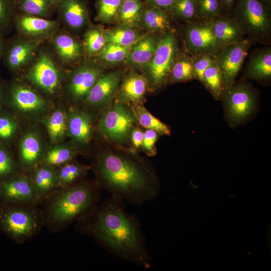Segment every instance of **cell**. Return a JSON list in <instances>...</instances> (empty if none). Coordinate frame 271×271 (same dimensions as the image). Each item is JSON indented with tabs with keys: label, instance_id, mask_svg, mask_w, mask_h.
I'll use <instances>...</instances> for the list:
<instances>
[{
	"label": "cell",
	"instance_id": "ab89813d",
	"mask_svg": "<svg viewBox=\"0 0 271 271\" xmlns=\"http://www.w3.org/2000/svg\"><path fill=\"white\" fill-rule=\"evenodd\" d=\"M123 0H97V19L108 23L117 18L119 8Z\"/></svg>",
	"mask_w": 271,
	"mask_h": 271
},
{
	"label": "cell",
	"instance_id": "8fae6325",
	"mask_svg": "<svg viewBox=\"0 0 271 271\" xmlns=\"http://www.w3.org/2000/svg\"><path fill=\"white\" fill-rule=\"evenodd\" d=\"M102 74L101 68L92 63H86L75 69L65 82L64 91L67 99L73 103L84 101Z\"/></svg>",
	"mask_w": 271,
	"mask_h": 271
},
{
	"label": "cell",
	"instance_id": "e575fe53",
	"mask_svg": "<svg viewBox=\"0 0 271 271\" xmlns=\"http://www.w3.org/2000/svg\"><path fill=\"white\" fill-rule=\"evenodd\" d=\"M107 44L105 30L99 26L88 29L84 33L83 48L86 54H99Z\"/></svg>",
	"mask_w": 271,
	"mask_h": 271
},
{
	"label": "cell",
	"instance_id": "9c48e42d",
	"mask_svg": "<svg viewBox=\"0 0 271 271\" xmlns=\"http://www.w3.org/2000/svg\"><path fill=\"white\" fill-rule=\"evenodd\" d=\"M177 43L174 32L168 31L159 39L153 57L146 65V73L151 85L154 87L163 84L169 76L175 61Z\"/></svg>",
	"mask_w": 271,
	"mask_h": 271
},
{
	"label": "cell",
	"instance_id": "5bb4252c",
	"mask_svg": "<svg viewBox=\"0 0 271 271\" xmlns=\"http://www.w3.org/2000/svg\"><path fill=\"white\" fill-rule=\"evenodd\" d=\"M46 149L40 131L34 128L26 130L19 142L16 160L18 168L30 173L42 164Z\"/></svg>",
	"mask_w": 271,
	"mask_h": 271
},
{
	"label": "cell",
	"instance_id": "bcb514c9",
	"mask_svg": "<svg viewBox=\"0 0 271 271\" xmlns=\"http://www.w3.org/2000/svg\"><path fill=\"white\" fill-rule=\"evenodd\" d=\"M158 132L147 129L144 133V138L142 147L145 153L149 156H153L156 153L155 144L158 139Z\"/></svg>",
	"mask_w": 271,
	"mask_h": 271
},
{
	"label": "cell",
	"instance_id": "6da1fadb",
	"mask_svg": "<svg viewBox=\"0 0 271 271\" xmlns=\"http://www.w3.org/2000/svg\"><path fill=\"white\" fill-rule=\"evenodd\" d=\"M78 222L79 229L108 252L145 269L151 267L141 222L127 212L121 199L110 195Z\"/></svg>",
	"mask_w": 271,
	"mask_h": 271
},
{
	"label": "cell",
	"instance_id": "f1b7e54d",
	"mask_svg": "<svg viewBox=\"0 0 271 271\" xmlns=\"http://www.w3.org/2000/svg\"><path fill=\"white\" fill-rule=\"evenodd\" d=\"M247 72L251 78L257 80H264L270 78V48L261 49L252 56L248 62Z\"/></svg>",
	"mask_w": 271,
	"mask_h": 271
},
{
	"label": "cell",
	"instance_id": "9a60e30c",
	"mask_svg": "<svg viewBox=\"0 0 271 271\" xmlns=\"http://www.w3.org/2000/svg\"><path fill=\"white\" fill-rule=\"evenodd\" d=\"M0 202L34 204L40 202L29 175L19 172L0 181Z\"/></svg>",
	"mask_w": 271,
	"mask_h": 271
},
{
	"label": "cell",
	"instance_id": "52a82bcc",
	"mask_svg": "<svg viewBox=\"0 0 271 271\" xmlns=\"http://www.w3.org/2000/svg\"><path fill=\"white\" fill-rule=\"evenodd\" d=\"M268 10L260 0H236L233 9L234 18L244 33L256 39H264L270 34Z\"/></svg>",
	"mask_w": 271,
	"mask_h": 271
},
{
	"label": "cell",
	"instance_id": "f35d334b",
	"mask_svg": "<svg viewBox=\"0 0 271 271\" xmlns=\"http://www.w3.org/2000/svg\"><path fill=\"white\" fill-rule=\"evenodd\" d=\"M203 83L216 98L225 90L221 72L215 61L204 72Z\"/></svg>",
	"mask_w": 271,
	"mask_h": 271
},
{
	"label": "cell",
	"instance_id": "484cf974",
	"mask_svg": "<svg viewBox=\"0 0 271 271\" xmlns=\"http://www.w3.org/2000/svg\"><path fill=\"white\" fill-rule=\"evenodd\" d=\"M57 168L41 165L32 171L31 179L39 201H41L56 189Z\"/></svg>",
	"mask_w": 271,
	"mask_h": 271
},
{
	"label": "cell",
	"instance_id": "681fc988",
	"mask_svg": "<svg viewBox=\"0 0 271 271\" xmlns=\"http://www.w3.org/2000/svg\"><path fill=\"white\" fill-rule=\"evenodd\" d=\"M7 83L0 78V111L6 109Z\"/></svg>",
	"mask_w": 271,
	"mask_h": 271
},
{
	"label": "cell",
	"instance_id": "ba28073f",
	"mask_svg": "<svg viewBox=\"0 0 271 271\" xmlns=\"http://www.w3.org/2000/svg\"><path fill=\"white\" fill-rule=\"evenodd\" d=\"M25 76L34 86L50 96L57 95L61 91V71L53 57L46 51L38 53Z\"/></svg>",
	"mask_w": 271,
	"mask_h": 271
},
{
	"label": "cell",
	"instance_id": "816d5d0a",
	"mask_svg": "<svg viewBox=\"0 0 271 271\" xmlns=\"http://www.w3.org/2000/svg\"><path fill=\"white\" fill-rule=\"evenodd\" d=\"M6 40L3 36H0V60L3 58Z\"/></svg>",
	"mask_w": 271,
	"mask_h": 271
},
{
	"label": "cell",
	"instance_id": "d6a6232c",
	"mask_svg": "<svg viewBox=\"0 0 271 271\" xmlns=\"http://www.w3.org/2000/svg\"><path fill=\"white\" fill-rule=\"evenodd\" d=\"M144 5L141 0H123L116 19L121 25L132 28L137 27Z\"/></svg>",
	"mask_w": 271,
	"mask_h": 271
},
{
	"label": "cell",
	"instance_id": "60d3db41",
	"mask_svg": "<svg viewBox=\"0 0 271 271\" xmlns=\"http://www.w3.org/2000/svg\"><path fill=\"white\" fill-rule=\"evenodd\" d=\"M199 19L212 20L225 9L221 0H195Z\"/></svg>",
	"mask_w": 271,
	"mask_h": 271
},
{
	"label": "cell",
	"instance_id": "30bf717a",
	"mask_svg": "<svg viewBox=\"0 0 271 271\" xmlns=\"http://www.w3.org/2000/svg\"><path fill=\"white\" fill-rule=\"evenodd\" d=\"M251 43L250 40L242 39L224 46L213 56L222 74L224 90L233 85Z\"/></svg>",
	"mask_w": 271,
	"mask_h": 271
},
{
	"label": "cell",
	"instance_id": "f907efd6",
	"mask_svg": "<svg viewBox=\"0 0 271 271\" xmlns=\"http://www.w3.org/2000/svg\"><path fill=\"white\" fill-rule=\"evenodd\" d=\"M223 7L228 11L233 10L236 0H221Z\"/></svg>",
	"mask_w": 271,
	"mask_h": 271
},
{
	"label": "cell",
	"instance_id": "d4e9b609",
	"mask_svg": "<svg viewBox=\"0 0 271 271\" xmlns=\"http://www.w3.org/2000/svg\"><path fill=\"white\" fill-rule=\"evenodd\" d=\"M159 40L151 34L141 37L132 46L125 59L126 62L134 67H145L153 57Z\"/></svg>",
	"mask_w": 271,
	"mask_h": 271
},
{
	"label": "cell",
	"instance_id": "cb8c5ba5",
	"mask_svg": "<svg viewBox=\"0 0 271 271\" xmlns=\"http://www.w3.org/2000/svg\"><path fill=\"white\" fill-rule=\"evenodd\" d=\"M50 145L63 142L67 136V111L59 105L42 119Z\"/></svg>",
	"mask_w": 271,
	"mask_h": 271
},
{
	"label": "cell",
	"instance_id": "4fadbf2b",
	"mask_svg": "<svg viewBox=\"0 0 271 271\" xmlns=\"http://www.w3.org/2000/svg\"><path fill=\"white\" fill-rule=\"evenodd\" d=\"M184 36L186 48L193 55L214 56L222 48L214 34L211 20L189 25Z\"/></svg>",
	"mask_w": 271,
	"mask_h": 271
},
{
	"label": "cell",
	"instance_id": "277c9868",
	"mask_svg": "<svg viewBox=\"0 0 271 271\" xmlns=\"http://www.w3.org/2000/svg\"><path fill=\"white\" fill-rule=\"evenodd\" d=\"M37 204L0 202V229L13 241L23 243L39 231L44 222Z\"/></svg>",
	"mask_w": 271,
	"mask_h": 271
},
{
	"label": "cell",
	"instance_id": "2e32d148",
	"mask_svg": "<svg viewBox=\"0 0 271 271\" xmlns=\"http://www.w3.org/2000/svg\"><path fill=\"white\" fill-rule=\"evenodd\" d=\"M225 106L229 119L239 123L245 119L253 111L255 95L247 85L239 84L226 90Z\"/></svg>",
	"mask_w": 271,
	"mask_h": 271
},
{
	"label": "cell",
	"instance_id": "7a4b0ae2",
	"mask_svg": "<svg viewBox=\"0 0 271 271\" xmlns=\"http://www.w3.org/2000/svg\"><path fill=\"white\" fill-rule=\"evenodd\" d=\"M93 169L100 189L111 195L141 206L159 193L156 176L141 161L110 150L96 156Z\"/></svg>",
	"mask_w": 271,
	"mask_h": 271
},
{
	"label": "cell",
	"instance_id": "7c38bea8",
	"mask_svg": "<svg viewBox=\"0 0 271 271\" xmlns=\"http://www.w3.org/2000/svg\"><path fill=\"white\" fill-rule=\"evenodd\" d=\"M39 42L21 36L6 40L3 59L9 71L16 73L29 66L38 53Z\"/></svg>",
	"mask_w": 271,
	"mask_h": 271
},
{
	"label": "cell",
	"instance_id": "f546056e",
	"mask_svg": "<svg viewBox=\"0 0 271 271\" xmlns=\"http://www.w3.org/2000/svg\"><path fill=\"white\" fill-rule=\"evenodd\" d=\"M88 169L75 159L57 168L56 188L70 186L82 180Z\"/></svg>",
	"mask_w": 271,
	"mask_h": 271
},
{
	"label": "cell",
	"instance_id": "b9f144b4",
	"mask_svg": "<svg viewBox=\"0 0 271 271\" xmlns=\"http://www.w3.org/2000/svg\"><path fill=\"white\" fill-rule=\"evenodd\" d=\"M132 46L123 47L113 44H107L98 54L100 59L104 62L109 64H116L126 58Z\"/></svg>",
	"mask_w": 271,
	"mask_h": 271
},
{
	"label": "cell",
	"instance_id": "8d00e7d4",
	"mask_svg": "<svg viewBox=\"0 0 271 271\" xmlns=\"http://www.w3.org/2000/svg\"><path fill=\"white\" fill-rule=\"evenodd\" d=\"M170 81L178 82L195 78L193 61L183 56L175 61L170 73Z\"/></svg>",
	"mask_w": 271,
	"mask_h": 271
},
{
	"label": "cell",
	"instance_id": "7402d4cb",
	"mask_svg": "<svg viewBox=\"0 0 271 271\" xmlns=\"http://www.w3.org/2000/svg\"><path fill=\"white\" fill-rule=\"evenodd\" d=\"M211 20L214 34L222 48L242 40L245 33L235 18L221 15Z\"/></svg>",
	"mask_w": 271,
	"mask_h": 271
},
{
	"label": "cell",
	"instance_id": "f6af8a7d",
	"mask_svg": "<svg viewBox=\"0 0 271 271\" xmlns=\"http://www.w3.org/2000/svg\"><path fill=\"white\" fill-rule=\"evenodd\" d=\"M197 59L193 61L195 78L203 83V74L205 70L214 62L212 56L202 54L198 55Z\"/></svg>",
	"mask_w": 271,
	"mask_h": 271
},
{
	"label": "cell",
	"instance_id": "e0dca14e",
	"mask_svg": "<svg viewBox=\"0 0 271 271\" xmlns=\"http://www.w3.org/2000/svg\"><path fill=\"white\" fill-rule=\"evenodd\" d=\"M13 25L20 36L39 42L51 38L60 28L56 20L21 13H16Z\"/></svg>",
	"mask_w": 271,
	"mask_h": 271
},
{
	"label": "cell",
	"instance_id": "7dc6e473",
	"mask_svg": "<svg viewBox=\"0 0 271 271\" xmlns=\"http://www.w3.org/2000/svg\"><path fill=\"white\" fill-rule=\"evenodd\" d=\"M175 0H145V4L159 7L169 13Z\"/></svg>",
	"mask_w": 271,
	"mask_h": 271
},
{
	"label": "cell",
	"instance_id": "d590c367",
	"mask_svg": "<svg viewBox=\"0 0 271 271\" xmlns=\"http://www.w3.org/2000/svg\"><path fill=\"white\" fill-rule=\"evenodd\" d=\"M137 121L143 127L162 134L169 135V127L151 114L144 106L134 105L132 108Z\"/></svg>",
	"mask_w": 271,
	"mask_h": 271
},
{
	"label": "cell",
	"instance_id": "1f68e13d",
	"mask_svg": "<svg viewBox=\"0 0 271 271\" xmlns=\"http://www.w3.org/2000/svg\"><path fill=\"white\" fill-rule=\"evenodd\" d=\"M107 44H113L123 47L134 45L141 38L134 28L121 25L109 30H105Z\"/></svg>",
	"mask_w": 271,
	"mask_h": 271
},
{
	"label": "cell",
	"instance_id": "603a6c76",
	"mask_svg": "<svg viewBox=\"0 0 271 271\" xmlns=\"http://www.w3.org/2000/svg\"><path fill=\"white\" fill-rule=\"evenodd\" d=\"M147 78L134 72H129L118 88L117 101L137 104L143 99L147 86Z\"/></svg>",
	"mask_w": 271,
	"mask_h": 271
},
{
	"label": "cell",
	"instance_id": "7bdbcfd3",
	"mask_svg": "<svg viewBox=\"0 0 271 271\" xmlns=\"http://www.w3.org/2000/svg\"><path fill=\"white\" fill-rule=\"evenodd\" d=\"M18 172L17 161L10 148L0 144V181Z\"/></svg>",
	"mask_w": 271,
	"mask_h": 271
},
{
	"label": "cell",
	"instance_id": "44dd1931",
	"mask_svg": "<svg viewBox=\"0 0 271 271\" xmlns=\"http://www.w3.org/2000/svg\"><path fill=\"white\" fill-rule=\"evenodd\" d=\"M51 38L54 50L63 64H71L81 56L83 46L70 35L58 31Z\"/></svg>",
	"mask_w": 271,
	"mask_h": 271
},
{
	"label": "cell",
	"instance_id": "4316f807",
	"mask_svg": "<svg viewBox=\"0 0 271 271\" xmlns=\"http://www.w3.org/2000/svg\"><path fill=\"white\" fill-rule=\"evenodd\" d=\"M140 25L151 32H166L171 28L170 18L165 10L145 4L140 16Z\"/></svg>",
	"mask_w": 271,
	"mask_h": 271
},
{
	"label": "cell",
	"instance_id": "f5cc1de1",
	"mask_svg": "<svg viewBox=\"0 0 271 271\" xmlns=\"http://www.w3.org/2000/svg\"><path fill=\"white\" fill-rule=\"evenodd\" d=\"M268 8L271 6V0H260Z\"/></svg>",
	"mask_w": 271,
	"mask_h": 271
},
{
	"label": "cell",
	"instance_id": "c3c4849f",
	"mask_svg": "<svg viewBox=\"0 0 271 271\" xmlns=\"http://www.w3.org/2000/svg\"><path fill=\"white\" fill-rule=\"evenodd\" d=\"M144 133L143 131L138 128H133L131 131V140L133 145L136 148H140L142 146Z\"/></svg>",
	"mask_w": 271,
	"mask_h": 271
},
{
	"label": "cell",
	"instance_id": "83f0119b",
	"mask_svg": "<svg viewBox=\"0 0 271 271\" xmlns=\"http://www.w3.org/2000/svg\"><path fill=\"white\" fill-rule=\"evenodd\" d=\"M77 148L72 143L63 142L50 145L46 150L41 165L58 168L75 159L79 153Z\"/></svg>",
	"mask_w": 271,
	"mask_h": 271
},
{
	"label": "cell",
	"instance_id": "ee69618b",
	"mask_svg": "<svg viewBox=\"0 0 271 271\" xmlns=\"http://www.w3.org/2000/svg\"><path fill=\"white\" fill-rule=\"evenodd\" d=\"M16 8V0H0V36L13 25Z\"/></svg>",
	"mask_w": 271,
	"mask_h": 271
},
{
	"label": "cell",
	"instance_id": "3957f363",
	"mask_svg": "<svg viewBox=\"0 0 271 271\" xmlns=\"http://www.w3.org/2000/svg\"><path fill=\"white\" fill-rule=\"evenodd\" d=\"M100 189L95 181L83 180L70 186L56 188L43 199L46 201L42 212L44 222L58 229L79 220L99 203Z\"/></svg>",
	"mask_w": 271,
	"mask_h": 271
},
{
	"label": "cell",
	"instance_id": "ffe728a7",
	"mask_svg": "<svg viewBox=\"0 0 271 271\" xmlns=\"http://www.w3.org/2000/svg\"><path fill=\"white\" fill-rule=\"evenodd\" d=\"M56 8L63 23L72 30H81L89 22L85 0H61Z\"/></svg>",
	"mask_w": 271,
	"mask_h": 271
},
{
	"label": "cell",
	"instance_id": "5b68a950",
	"mask_svg": "<svg viewBox=\"0 0 271 271\" xmlns=\"http://www.w3.org/2000/svg\"><path fill=\"white\" fill-rule=\"evenodd\" d=\"M48 101L37 90L14 79L7 83L6 109L18 117L43 119L50 111Z\"/></svg>",
	"mask_w": 271,
	"mask_h": 271
},
{
	"label": "cell",
	"instance_id": "8992f818",
	"mask_svg": "<svg viewBox=\"0 0 271 271\" xmlns=\"http://www.w3.org/2000/svg\"><path fill=\"white\" fill-rule=\"evenodd\" d=\"M137 119L132 109L116 101L104 112L97 127L104 138L120 144L125 142L133 129Z\"/></svg>",
	"mask_w": 271,
	"mask_h": 271
},
{
	"label": "cell",
	"instance_id": "836d02e7",
	"mask_svg": "<svg viewBox=\"0 0 271 271\" xmlns=\"http://www.w3.org/2000/svg\"><path fill=\"white\" fill-rule=\"evenodd\" d=\"M21 13L48 19L55 8L50 0H16Z\"/></svg>",
	"mask_w": 271,
	"mask_h": 271
},
{
	"label": "cell",
	"instance_id": "4dcf8cb0",
	"mask_svg": "<svg viewBox=\"0 0 271 271\" xmlns=\"http://www.w3.org/2000/svg\"><path fill=\"white\" fill-rule=\"evenodd\" d=\"M19 117L5 109L0 111V144L10 148L20 135Z\"/></svg>",
	"mask_w": 271,
	"mask_h": 271
},
{
	"label": "cell",
	"instance_id": "74e56055",
	"mask_svg": "<svg viewBox=\"0 0 271 271\" xmlns=\"http://www.w3.org/2000/svg\"><path fill=\"white\" fill-rule=\"evenodd\" d=\"M169 13L186 22H194L199 19L195 0H175Z\"/></svg>",
	"mask_w": 271,
	"mask_h": 271
},
{
	"label": "cell",
	"instance_id": "ac0fdd59",
	"mask_svg": "<svg viewBox=\"0 0 271 271\" xmlns=\"http://www.w3.org/2000/svg\"><path fill=\"white\" fill-rule=\"evenodd\" d=\"M121 77L119 72L102 74L84 100L85 104L93 109L108 106L118 91Z\"/></svg>",
	"mask_w": 271,
	"mask_h": 271
},
{
	"label": "cell",
	"instance_id": "d6986e66",
	"mask_svg": "<svg viewBox=\"0 0 271 271\" xmlns=\"http://www.w3.org/2000/svg\"><path fill=\"white\" fill-rule=\"evenodd\" d=\"M93 119L87 112L76 107L67 111V136L77 148L88 144L93 132Z\"/></svg>",
	"mask_w": 271,
	"mask_h": 271
},
{
	"label": "cell",
	"instance_id": "db71d44e",
	"mask_svg": "<svg viewBox=\"0 0 271 271\" xmlns=\"http://www.w3.org/2000/svg\"><path fill=\"white\" fill-rule=\"evenodd\" d=\"M60 1L61 0H50V1L55 7H56L57 5L58 4Z\"/></svg>",
	"mask_w": 271,
	"mask_h": 271
}]
</instances>
